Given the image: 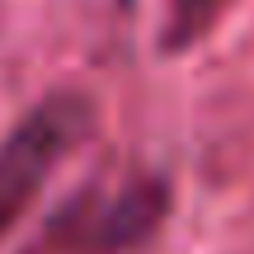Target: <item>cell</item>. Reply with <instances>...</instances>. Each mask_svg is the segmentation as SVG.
I'll use <instances>...</instances> for the list:
<instances>
[{"label":"cell","instance_id":"1","mask_svg":"<svg viewBox=\"0 0 254 254\" xmlns=\"http://www.w3.org/2000/svg\"><path fill=\"white\" fill-rule=\"evenodd\" d=\"M170 193L151 174L85 184L38 226L24 254H132L155 236Z\"/></svg>","mask_w":254,"mask_h":254},{"label":"cell","instance_id":"3","mask_svg":"<svg viewBox=\"0 0 254 254\" xmlns=\"http://www.w3.org/2000/svg\"><path fill=\"white\" fill-rule=\"evenodd\" d=\"M212 5H217V0H170V14H174L170 38H174V43H179V38H193L202 24H207Z\"/></svg>","mask_w":254,"mask_h":254},{"label":"cell","instance_id":"2","mask_svg":"<svg viewBox=\"0 0 254 254\" xmlns=\"http://www.w3.org/2000/svg\"><path fill=\"white\" fill-rule=\"evenodd\" d=\"M90 132V104L80 94H47L19 118V127L0 141V240L24 221L33 198L47 189L66 151Z\"/></svg>","mask_w":254,"mask_h":254}]
</instances>
